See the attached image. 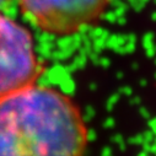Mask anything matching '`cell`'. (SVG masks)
<instances>
[{
	"mask_svg": "<svg viewBox=\"0 0 156 156\" xmlns=\"http://www.w3.org/2000/svg\"><path fill=\"white\" fill-rule=\"evenodd\" d=\"M41 74L27 28L0 14V98L33 85Z\"/></svg>",
	"mask_w": 156,
	"mask_h": 156,
	"instance_id": "cell-2",
	"label": "cell"
},
{
	"mask_svg": "<svg viewBox=\"0 0 156 156\" xmlns=\"http://www.w3.org/2000/svg\"><path fill=\"white\" fill-rule=\"evenodd\" d=\"M89 133L76 103L36 84L0 98V156H84Z\"/></svg>",
	"mask_w": 156,
	"mask_h": 156,
	"instance_id": "cell-1",
	"label": "cell"
},
{
	"mask_svg": "<svg viewBox=\"0 0 156 156\" xmlns=\"http://www.w3.org/2000/svg\"><path fill=\"white\" fill-rule=\"evenodd\" d=\"M3 2H4V0H0V5H2V4H3Z\"/></svg>",
	"mask_w": 156,
	"mask_h": 156,
	"instance_id": "cell-4",
	"label": "cell"
},
{
	"mask_svg": "<svg viewBox=\"0 0 156 156\" xmlns=\"http://www.w3.org/2000/svg\"><path fill=\"white\" fill-rule=\"evenodd\" d=\"M25 16L54 36H69L96 23L108 0H20Z\"/></svg>",
	"mask_w": 156,
	"mask_h": 156,
	"instance_id": "cell-3",
	"label": "cell"
}]
</instances>
